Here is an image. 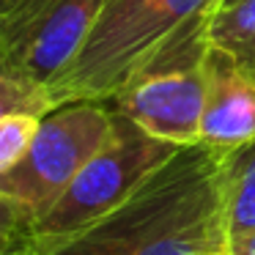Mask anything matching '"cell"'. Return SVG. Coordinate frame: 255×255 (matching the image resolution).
I'll return each instance as SVG.
<instances>
[{
    "label": "cell",
    "instance_id": "1",
    "mask_svg": "<svg viewBox=\"0 0 255 255\" xmlns=\"http://www.w3.org/2000/svg\"><path fill=\"white\" fill-rule=\"evenodd\" d=\"M225 156L184 145L118 209L17 255H211L231 250L225 217Z\"/></svg>",
    "mask_w": 255,
    "mask_h": 255
},
{
    "label": "cell",
    "instance_id": "2",
    "mask_svg": "<svg viewBox=\"0 0 255 255\" xmlns=\"http://www.w3.org/2000/svg\"><path fill=\"white\" fill-rule=\"evenodd\" d=\"M217 8L181 22L107 99L110 110L173 145L200 143V116L206 102V52L211 47L209 22Z\"/></svg>",
    "mask_w": 255,
    "mask_h": 255
},
{
    "label": "cell",
    "instance_id": "3",
    "mask_svg": "<svg viewBox=\"0 0 255 255\" xmlns=\"http://www.w3.org/2000/svg\"><path fill=\"white\" fill-rule=\"evenodd\" d=\"M220 3L222 0H107L88 44L50 88L55 107L69 102H107L178 25Z\"/></svg>",
    "mask_w": 255,
    "mask_h": 255
},
{
    "label": "cell",
    "instance_id": "4",
    "mask_svg": "<svg viewBox=\"0 0 255 255\" xmlns=\"http://www.w3.org/2000/svg\"><path fill=\"white\" fill-rule=\"evenodd\" d=\"M181 148L184 145L154 137L132 118L113 110V129L105 145L85 162V167L58 198V203L30 225V242L69 236L110 214Z\"/></svg>",
    "mask_w": 255,
    "mask_h": 255
},
{
    "label": "cell",
    "instance_id": "5",
    "mask_svg": "<svg viewBox=\"0 0 255 255\" xmlns=\"http://www.w3.org/2000/svg\"><path fill=\"white\" fill-rule=\"evenodd\" d=\"M110 129L113 110L107 102H69L55 107L41 118L22 159L0 173V195H6L33 225L105 145Z\"/></svg>",
    "mask_w": 255,
    "mask_h": 255
},
{
    "label": "cell",
    "instance_id": "6",
    "mask_svg": "<svg viewBox=\"0 0 255 255\" xmlns=\"http://www.w3.org/2000/svg\"><path fill=\"white\" fill-rule=\"evenodd\" d=\"M107 0H22L0 17V61L50 91L72 69Z\"/></svg>",
    "mask_w": 255,
    "mask_h": 255
},
{
    "label": "cell",
    "instance_id": "7",
    "mask_svg": "<svg viewBox=\"0 0 255 255\" xmlns=\"http://www.w3.org/2000/svg\"><path fill=\"white\" fill-rule=\"evenodd\" d=\"M250 143H255V69L211 44L206 52L200 145L228 156Z\"/></svg>",
    "mask_w": 255,
    "mask_h": 255
},
{
    "label": "cell",
    "instance_id": "8",
    "mask_svg": "<svg viewBox=\"0 0 255 255\" xmlns=\"http://www.w3.org/2000/svg\"><path fill=\"white\" fill-rule=\"evenodd\" d=\"M225 217L231 244L255 231V143L233 151L222 162Z\"/></svg>",
    "mask_w": 255,
    "mask_h": 255
},
{
    "label": "cell",
    "instance_id": "9",
    "mask_svg": "<svg viewBox=\"0 0 255 255\" xmlns=\"http://www.w3.org/2000/svg\"><path fill=\"white\" fill-rule=\"evenodd\" d=\"M209 39L214 47L255 69V0L217 6L209 22Z\"/></svg>",
    "mask_w": 255,
    "mask_h": 255
},
{
    "label": "cell",
    "instance_id": "10",
    "mask_svg": "<svg viewBox=\"0 0 255 255\" xmlns=\"http://www.w3.org/2000/svg\"><path fill=\"white\" fill-rule=\"evenodd\" d=\"M52 110H55V102H52L50 91L19 77L14 69H8L0 61V118L14 116V113H33V116L44 118Z\"/></svg>",
    "mask_w": 255,
    "mask_h": 255
},
{
    "label": "cell",
    "instance_id": "11",
    "mask_svg": "<svg viewBox=\"0 0 255 255\" xmlns=\"http://www.w3.org/2000/svg\"><path fill=\"white\" fill-rule=\"evenodd\" d=\"M41 118L33 113H14L0 118V173H6L25 156L30 148Z\"/></svg>",
    "mask_w": 255,
    "mask_h": 255
},
{
    "label": "cell",
    "instance_id": "12",
    "mask_svg": "<svg viewBox=\"0 0 255 255\" xmlns=\"http://www.w3.org/2000/svg\"><path fill=\"white\" fill-rule=\"evenodd\" d=\"M30 220L0 195V255H17L30 244Z\"/></svg>",
    "mask_w": 255,
    "mask_h": 255
},
{
    "label": "cell",
    "instance_id": "13",
    "mask_svg": "<svg viewBox=\"0 0 255 255\" xmlns=\"http://www.w3.org/2000/svg\"><path fill=\"white\" fill-rule=\"evenodd\" d=\"M231 253L233 255H255V231L247 233V236H242L239 242H233Z\"/></svg>",
    "mask_w": 255,
    "mask_h": 255
},
{
    "label": "cell",
    "instance_id": "14",
    "mask_svg": "<svg viewBox=\"0 0 255 255\" xmlns=\"http://www.w3.org/2000/svg\"><path fill=\"white\" fill-rule=\"evenodd\" d=\"M19 3H22V0H0V17H6L8 11H14Z\"/></svg>",
    "mask_w": 255,
    "mask_h": 255
},
{
    "label": "cell",
    "instance_id": "15",
    "mask_svg": "<svg viewBox=\"0 0 255 255\" xmlns=\"http://www.w3.org/2000/svg\"><path fill=\"white\" fill-rule=\"evenodd\" d=\"M211 255H233L231 250H220V253H211Z\"/></svg>",
    "mask_w": 255,
    "mask_h": 255
},
{
    "label": "cell",
    "instance_id": "16",
    "mask_svg": "<svg viewBox=\"0 0 255 255\" xmlns=\"http://www.w3.org/2000/svg\"><path fill=\"white\" fill-rule=\"evenodd\" d=\"M231 3H236V0H222L220 6H231Z\"/></svg>",
    "mask_w": 255,
    "mask_h": 255
}]
</instances>
